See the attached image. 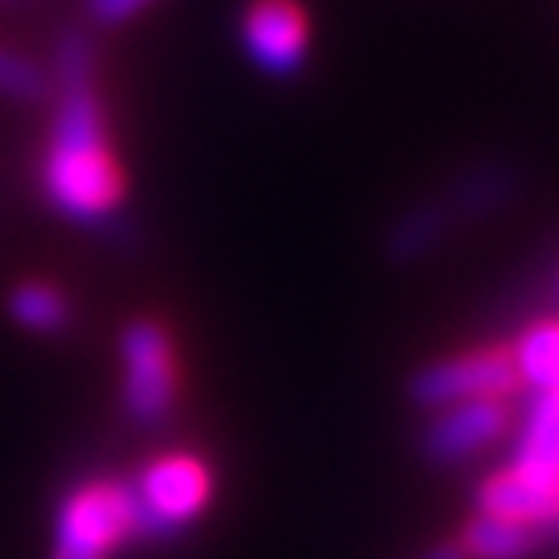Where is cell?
<instances>
[{
    "label": "cell",
    "instance_id": "obj_1",
    "mask_svg": "<svg viewBox=\"0 0 559 559\" xmlns=\"http://www.w3.org/2000/svg\"><path fill=\"white\" fill-rule=\"evenodd\" d=\"M55 124L38 166L41 200L62 221L108 228L124 207V175L108 141L96 92V46L83 29H67L55 46Z\"/></svg>",
    "mask_w": 559,
    "mask_h": 559
},
{
    "label": "cell",
    "instance_id": "obj_2",
    "mask_svg": "<svg viewBox=\"0 0 559 559\" xmlns=\"http://www.w3.org/2000/svg\"><path fill=\"white\" fill-rule=\"evenodd\" d=\"M129 489V543H166L200 519L212 501V468L191 452L145 464Z\"/></svg>",
    "mask_w": 559,
    "mask_h": 559
},
{
    "label": "cell",
    "instance_id": "obj_3",
    "mask_svg": "<svg viewBox=\"0 0 559 559\" xmlns=\"http://www.w3.org/2000/svg\"><path fill=\"white\" fill-rule=\"evenodd\" d=\"M124 360V390L120 406L138 427H162L179 406V369H175V340L158 320H133L120 332Z\"/></svg>",
    "mask_w": 559,
    "mask_h": 559
},
{
    "label": "cell",
    "instance_id": "obj_4",
    "mask_svg": "<svg viewBox=\"0 0 559 559\" xmlns=\"http://www.w3.org/2000/svg\"><path fill=\"white\" fill-rule=\"evenodd\" d=\"M129 543V489L124 480H83L59 506L50 559H108Z\"/></svg>",
    "mask_w": 559,
    "mask_h": 559
},
{
    "label": "cell",
    "instance_id": "obj_5",
    "mask_svg": "<svg viewBox=\"0 0 559 559\" xmlns=\"http://www.w3.org/2000/svg\"><path fill=\"white\" fill-rule=\"evenodd\" d=\"M519 369L510 344H480L448 360H431L411 378V402L427 411H443L473 399H510L519 390Z\"/></svg>",
    "mask_w": 559,
    "mask_h": 559
},
{
    "label": "cell",
    "instance_id": "obj_6",
    "mask_svg": "<svg viewBox=\"0 0 559 559\" xmlns=\"http://www.w3.org/2000/svg\"><path fill=\"white\" fill-rule=\"evenodd\" d=\"M240 46L270 80H295L311 50L307 9L299 0H249L240 13Z\"/></svg>",
    "mask_w": 559,
    "mask_h": 559
},
{
    "label": "cell",
    "instance_id": "obj_7",
    "mask_svg": "<svg viewBox=\"0 0 559 559\" xmlns=\"http://www.w3.org/2000/svg\"><path fill=\"white\" fill-rule=\"evenodd\" d=\"M514 411L510 399H473L436 411V419L423 427V456L431 464H460L510 431Z\"/></svg>",
    "mask_w": 559,
    "mask_h": 559
},
{
    "label": "cell",
    "instance_id": "obj_8",
    "mask_svg": "<svg viewBox=\"0 0 559 559\" xmlns=\"http://www.w3.org/2000/svg\"><path fill=\"white\" fill-rule=\"evenodd\" d=\"M477 510L510 522L539 526L543 535L559 531V473L556 468H531V464H506L493 477L477 485Z\"/></svg>",
    "mask_w": 559,
    "mask_h": 559
},
{
    "label": "cell",
    "instance_id": "obj_9",
    "mask_svg": "<svg viewBox=\"0 0 559 559\" xmlns=\"http://www.w3.org/2000/svg\"><path fill=\"white\" fill-rule=\"evenodd\" d=\"M551 535H543L539 526L526 522H510L498 514H473L460 531V551L464 559H526L531 551H539Z\"/></svg>",
    "mask_w": 559,
    "mask_h": 559
},
{
    "label": "cell",
    "instance_id": "obj_10",
    "mask_svg": "<svg viewBox=\"0 0 559 559\" xmlns=\"http://www.w3.org/2000/svg\"><path fill=\"white\" fill-rule=\"evenodd\" d=\"M514 369L531 390H559V320H535L514 344Z\"/></svg>",
    "mask_w": 559,
    "mask_h": 559
},
{
    "label": "cell",
    "instance_id": "obj_11",
    "mask_svg": "<svg viewBox=\"0 0 559 559\" xmlns=\"http://www.w3.org/2000/svg\"><path fill=\"white\" fill-rule=\"evenodd\" d=\"M9 316L38 336H62L71 328V302L50 282H21L9 295Z\"/></svg>",
    "mask_w": 559,
    "mask_h": 559
},
{
    "label": "cell",
    "instance_id": "obj_12",
    "mask_svg": "<svg viewBox=\"0 0 559 559\" xmlns=\"http://www.w3.org/2000/svg\"><path fill=\"white\" fill-rule=\"evenodd\" d=\"M514 464L556 468L559 473V390H543L514 443Z\"/></svg>",
    "mask_w": 559,
    "mask_h": 559
},
{
    "label": "cell",
    "instance_id": "obj_13",
    "mask_svg": "<svg viewBox=\"0 0 559 559\" xmlns=\"http://www.w3.org/2000/svg\"><path fill=\"white\" fill-rule=\"evenodd\" d=\"M448 221H452L448 203L431 200V203L411 207V212H406V216L390 228V240H385L390 258H394V261H415V258H423V253H431V249L443 240V233H448Z\"/></svg>",
    "mask_w": 559,
    "mask_h": 559
},
{
    "label": "cell",
    "instance_id": "obj_14",
    "mask_svg": "<svg viewBox=\"0 0 559 559\" xmlns=\"http://www.w3.org/2000/svg\"><path fill=\"white\" fill-rule=\"evenodd\" d=\"M0 96L13 104H46L55 96V75L29 55L0 46Z\"/></svg>",
    "mask_w": 559,
    "mask_h": 559
},
{
    "label": "cell",
    "instance_id": "obj_15",
    "mask_svg": "<svg viewBox=\"0 0 559 559\" xmlns=\"http://www.w3.org/2000/svg\"><path fill=\"white\" fill-rule=\"evenodd\" d=\"M150 0H87V9H92V17L100 21V25H120V21H129L133 13H141Z\"/></svg>",
    "mask_w": 559,
    "mask_h": 559
},
{
    "label": "cell",
    "instance_id": "obj_16",
    "mask_svg": "<svg viewBox=\"0 0 559 559\" xmlns=\"http://www.w3.org/2000/svg\"><path fill=\"white\" fill-rule=\"evenodd\" d=\"M419 559H464V551H460V543H436V547L423 551Z\"/></svg>",
    "mask_w": 559,
    "mask_h": 559
},
{
    "label": "cell",
    "instance_id": "obj_17",
    "mask_svg": "<svg viewBox=\"0 0 559 559\" xmlns=\"http://www.w3.org/2000/svg\"><path fill=\"white\" fill-rule=\"evenodd\" d=\"M0 4H4V9H9V4H21V0H0Z\"/></svg>",
    "mask_w": 559,
    "mask_h": 559
}]
</instances>
